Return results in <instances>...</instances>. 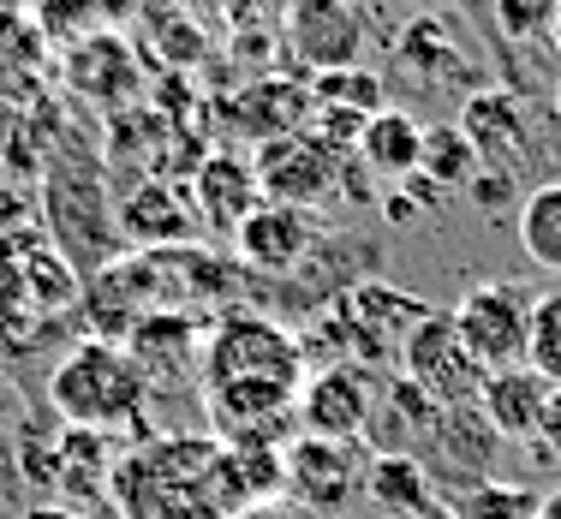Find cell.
I'll list each match as a JSON object with an SVG mask.
<instances>
[{"label":"cell","instance_id":"6da1fadb","mask_svg":"<svg viewBox=\"0 0 561 519\" xmlns=\"http://www.w3.org/2000/svg\"><path fill=\"white\" fill-rule=\"evenodd\" d=\"M150 401V377L119 341H78L72 353L48 370V406L66 418V430H119L138 424Z\"/></svg>","mask_w":561,"mask_h":519},{"label":"cell","instance_id":"7a4b0ae2","mask_svg":"<svg viewBox=\"0 0 561 519\" xmlns=\"http://www.w3.org/2000/svg\"><path fill=\"white\" fill-rule=\"evenodd\" d=\"M197 382L204 389H216V382H287V389H299L305 382L299 335H287L270 316L227 311L197 346Z\"/></svg>","mask_w":561,"mask_h":519},{"label":"cell","instance_id":"3957f363","mask_svg":"<svg viewBox=\"0 0 561 519\" xmlns=\"http://www.w3.org/2000/svg\"><path fill=\"white\" fill-rule=\"evenodd\" d=\"M370 448L365 442H329V436H293L280 448V496L299 501L305 514L329 519L365 501Z\"/></svg>","mask_w":561,"mask_h":519},{"label":"cell","instance_id":"277c9868","mask_svg":"<svg viewBox=\"0 0 561 519\" xmlns=\"http://www.w3.org/2000/svg\"><path fill=\"white\" fill-rule=\"evenodd\" d=\"M251 173L270 204L323 209L341 192V150H329L317 131H270L251 155Z\"/></svg>","mask_w":561,"mask_h":519},{"label":"cell","instance_id":"5b68a950","mask_svg":"<svg viewBox=\"0 0 561 519\" xmlns=\"http://www.w3.org/2000/svg\"><path fill=\"white\" fill-rule=\"evenodd\" d=\"M454 335L478 358V370L526 365V323H531V292L514 281H478L454 304Z\"/></svg>","mask_w":561,"mask_h":519},{"label":"cell","instance_id":"8992f818","mask_svg":"<svg viewBox=\"0 0 561 519\" xmlns=\"http://www.w3.org/2000/svg\"><path fill=\"white\" fill-rule=\"evenodd\" d=\"M400 377H407L424 401H436L448 412V406H472L478 401L484 370H478V358L460 346L448 311H424L419 323H412V335L400 341Z\"/></svg>","mask_w":561,"mask_h":519},{"label":"cell","instance_id":"52a82bcc","mask_svg":"<svg viewBox=\"0 0 561 519\" xmlns=\"http://www.w3.org/2000/svg\"><path fill=\"white\" fill-rule=\"evenodd\" d=\"M293 394L299 389H287V382H216V389H204L216 442L221 448H287L299 436Z\"/></svg>","mask_w":561,"mask_h":519},{"label":"cell","instance_id":"ba28073f","mask_svg":"<svg viewBox=\"0 0 561 519\" xmlns=\"http://www.w3.org/2000/svg\"><path fill=\"white\" fill-rule=\"evenodd\" d=\"M377 382L365 365H323L299 382L293 394V418L299 436H329V442H365L370 412H377Z\"/></svg>","mask_w":561,"mask_h":519},{"label":"cell","instance_id":"9c48e42d","mask_svg":"<svg viewBox=\"0 0 561 519\" xmlns=\"http://www.w3.org/2000/svg\"><path fill=\"white\" fill-rule=\"evenodd\" d=\"M317 239H323L317 209H293V204H270V197H263V204L233 228V251H239V263L257 269V275H293L317 251Z\"/></svg>","mask_w":561,"mask_h":519},{"label":"cell","instance_id":"30bf717a","mask_svg":"<svg viewBox=\"0 0 561 519\" xmlns=\"http://www.w3.org/2000/svg\"><path fill=\"white\" fill-rule=\"evenodd\" d=\"M257 204H263V192H257V173H251V155L209 150L204 162L192 168V216H197V228L233 239V228Z\"/></svg>","mask_w":561,"mask_h":519},{"label":"cell","instance_id":"8fae6325","mask_svg":"<svg viewBox=\"0 0 561 519\" xmlns=\"http://www.w3.org/2000/svg\"><path fill=\"white\" fill-rule=\"evenodd\" d=\"M543 401H550V382L526 365H507V370H484L472 406L502 442H531V436H538V418H543Z\"/></svg>","mask_w":561,"mask_h":519},{"label":"cell","instance_id":"7c38bea8","mask_svg":"<svg viewBox=\"0 0 561 519\" xmlns=\"http://www.w3.org/2000/svg\"><path fill=\"white\" fill-rule=\"evenodd\" d=\"M353 150H358V162H365V173L400 185L424 162V126H419V114H407V108H377L365 119Z\"/></svg>","mask_w":561,"mask_h":519},{"label":"cell","instance_id":"4fadbf2b","mask_svg":"<svg viewBox=\"0 0 561 519\" xmlns=\"http://www.w3.org/2000/svg\"><path fill=\"white\" fill-rule=\"evenodd\" d=\"M114 228L144 239V251H173L197 228V216H192V197L168 192V185H138V197H126L114 209Z\"/></svg>","mask_w":561,"mask_h":519},{"label":"cell","instance_id":"5bb4252c","mask_svg":"<svg viewBox=\"0 0 561 519\" xmlns=\"http://www.w3.org/2000/svg\"><path fill=\"white\" fill-rule=\"evenodd\" d=\"M460 131L472 138V150L484 168H502L507 155L526 143V119H519V102L507 96V90H478L460 108Z\"/></svg>","mask_w":561,"mask_h":519},{"label":"cell","instance_id":"9a60e30c","mask_svg":"<svg viewBox=\"0 0 561 519\" xmlns=\"http://www.w3.org/2000/svg\"><path fill=\"white\" fill-rule=\"evenodd\" d=\"M365 496L377 501V508L400 514V519H424L436 508V484H431V472H424L419 454H370Z\"/></svg>","mask_w":561,"mask_h":519},{"label":"cell","instance_id":"2e32d148","mask_svg":"<svg viewBox=\"0 0 561 519\" xmlns=\"http://www.w3.org/2000/svg\"><path fill=\"white\" fill-rule=\"evenodd\" d=\"M519 245H526V257L538 269L561 275V180L519 197Z\"/></svg>","mask_w":561,"mask_h":519},{"label":"cell","instance_id":"e0dca14e","mask_svg":"<svg viewBox=\"0 0 561 519\" xmlns=\"http://www.w3.org/2000/svg\"><path fill=\"white\" fill-rule=\"evenodd\" d=\"M478 168H484V162H478L472 138H466L460 126H424V162H419V173L436 185V192H466Z\"/></svg>","mask_w":561,"mask_h":519},{"label":"cell","instance_id":"ac0fdd59","mask_svg":"<svg viewBox=\"0 0 561 519\" xmlns=\"http://www.w3.org/2000/svg\"><path fill=\"white\" fill-rule=\"evenodd\" d=\"M448 519H538V489L519 484H466L448 496Z\"/></svg>","mask_w":561,"mask_h":519},{"label":"cell","instance_id":"d6986e66","mask_svg":"<svg viewBox=\"0 0 561 519\" xmlns=\"http://www.w3.org/2000/svg\"><path fill=\"white\" fill-rule=\"evenodd\" d=\"M526 370H538L550 389H561V287L531 299L526 323Z\"/></svg>","mask_w":561,"mask_h":519},{"label":"cell","instance_id":"ffe728a7","mask_svg":"<svg viewBox=\"0 0 561 519\" xmlns=\"http://www.w3.org/2000/svg\"><path fill=\"white\" fill-rule=\"evenodd\" d=\"M311 102H317V108L377 114V108H382V78H377V72H365V66H329V72H317Z\"/></svg>","mask_w":561,"mask_h":519},{"label":"cell","instance_id":"44dd1931","mask_svg":"<svg viewBox=\"0 0 561 519\" xmlns=\"http://www.w3.org/2000/svg\"><path fill=\"white\" fill-rule=\"evenodd\" d=\"M466 192H472V204H478V209H502V204H514V168H478Z\"/></svg>","mask_w":561,"mask_h":519},{"label":"cell","instance_id":"7402d4cb","mask_svg":"<svg viewBox=\"0 0 561 519\" xmlns=\"http://www.w3.org/2000/svg\"><path fill=\"white\" fill-rule=\"evenodd\" d=\"M538 460H561V389H550V401H543V418H538Z\"/></svg>","mask_w":561,"mask_h":519},{"label":"cell","instance_id":"603a6c76","mask_svg":"<svg viewBox=\"0 0 561 519\" xmlns=\"http://www.w3.org/2000/svg\"><path fill=\"white\" fill-rule=\"evenodd\" d=\"M233 519H317V514H305L299 501H287V496H270V501H251V508H239Z\"/></svg>","mask_w":561,"mask_h":519},{"label":"cell","instance_id":"cb8c5ba5","mask_svg":"<svg viewBox=\"0 0 561 519\" xmlns=\"http://www.w3.org/2000/svg\"><path fill=\"white\" fill-rule=\"evenodd\" d=\"M538 519H561V489H550V496H538Z\"/></svg>","mask_w":561,"mask_h":519},{"label":"cell","instance_id":"d4e9b609","mask_svg":"<svg viewBox=\"0 0 561 519\" xmlns=\"http://www.w3.org/2000/svg\"><path fill=\"white\" fill-rule=\"evenodd\" d=\"M24 519H84V514H60V508H31Z\"/></svg>","mask_w":561,"mask_h":519},{"label":"cell","instance_id":"484cf974","mask_svg":"<svg viewBox=\"0 0 561 519\" xmlns=\"http://www.w3.org/2000/svg\"><path fill=\"white\" fill-rule=\"evenodd\" d=\"M550 36H556V48H561V12H556V31H550Z\"/></svg>","mask_w":561,"mask_h":519},{"label":"cell","instance_id":"4316f807","mask_svg":"<svg viewBox=\"0 0 561 519\" xmlns=\"http://www.w3.org/2000/svg\"><path fill=\"white\" fill-rule=\"evenodd\" d=\"M556 102H561V96H556Z\"/></svg>","mask_w":561,"mask_h":519}]
</instances>
